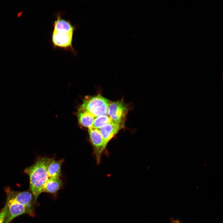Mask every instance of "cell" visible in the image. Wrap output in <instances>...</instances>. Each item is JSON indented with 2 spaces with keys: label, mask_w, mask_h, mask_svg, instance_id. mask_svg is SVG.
<instances>
[{
  "label": "cell",
  "mask_w": 223,
  "mask_h": 223,
  "mask_svg": "<svg viewBox=\"0 0 223 223\" xmlns=\"http://www.w3.org/2000/svg\"><path fill=\"white\" fill-rule=\"evenodd\" d=\"M50 159L46 157L39 158L33 164L24 170V173L29 176L30 189L34 196L35 203L38 196L43 192L45 185L49 178L47 167Z\"/></svg>",
  "instance_id": "cell-1"
},
{
  "label": "cell",
  "mask_w": 223,
  "mask_h": 223,
  "mask_svg": "<svg viewBox=\"0 0 223 223\" xmlns=\"http://www.w3.org/2000/svg\"><path fill=\"white\" fill-rule=\"evenodd\" d=\"M111 102L100 94L94 96H86L80 108L94 117L108 116V108Z\"/></svg>",
  "instance_id": "cell-2"
},
{
  "label": "cell",
  "mask_w": 223,
  "mask_h": 223,
  "mask_svg": "<svg viewBox=\"0 0 223 223\" xmlns=\"http://www.w3.org/2000/svg\"><path fill=\"white\" fill-rule=\"evenodd\" d=\"M74 32L62 34L53 30L51 34V42L54 48H60L71 52L74 55L77 53L72 46Z\"/></svg>",
  "instance_id": "cell-3"
},
{
  "label": "cell",
  "mask_w": 223,
  "mask_h": 223,
  "mask_svg": "<svg viewBox=\"0 0 223 223\" xmlns=\"http://www.w3.org/2000/svg\"><path fill=\"white\" fill-rule=\"evenodd\" d=\"M128 108L122 100L111 102L108 114L112 121L117 123H124Z\"/></svg>",
  "instance_id": "cell-4"
},
{
  "label": "cell",
  "mask_w": 223,
  "mask_h": 223,
  "mask_svg": "<svg viewBox=\"0 0 223 223\" xmlns=\"http://www.w3.org/2000/svg\"><path fill=\"white\" fill-rule=\"evenodd\" d=\"M6 189L9 191L8 195L10 199L25 206L33 213L35 202L34 196L31 191L15 192L10 190L8 188Z\"/></svg>",
  "instance_id": "cell-5"
},
{
  "label": "cell",
  "mask_w": 223,
  "mask_h": 223,
  "mask_svg": "<svg viewBox=\"0 0 223 223\" xmlns=\"http://www.w3.org/2000/svg\"><path fill=\"white\" fill-rule=\"evenodd\" d=\"M90 138L94 147L97 161H99L101 155L106 146L98 129L92 127L88 129Z\"/></svg>",
  "instance_id": "cell-6"
},
{
  "label": "cell",
  "mask_w": 223,
  "mask_h": 223,
  "mask_svg": "<svg viewBox=\"0 0 223 223\" xmlns=\"http://www.w3.org/2000/svg\"><path fill=\"white\" fill-rule=\"evenodd\" d=\"M26 213L30 214L32 213L27 207L13 199H10L9 197L7 207V216L5 223H9L16 217Z\"/></svg>",
  "instance_id": "cell-7"
},
{
  "label": "cell",
  "mask_w": 223,
  "mask_h": 223,
  "mask_svg": "<svg viewBox=\"0 0 223 223\" xmlns=\"http://www.w3.org/2000/svg\"><path fill=\"white\" fill-rule=\"evenodd\" d=\"M124 125V123H117L112 121L98 129L106 146L110 140L123 128Z\"/></svg>",
  "instance_id": "cell-8"
},
{
  "label": "cell",
  "mask_w": 223,
  "mask_h": 223,
  "mask_svg": "<svg viewBox=\"0 0 223 223\" xmlns=\"http://www.w3.org/2000/svg\"><path fill=\"white\" fill-rule=\"evenodd\" d=\"M56 18L53 24V30L60 33L65 34L74 32L77 29L76 25H73L70 20L63 19L60 13L57 14Z\"/></svg>",
  "instance_id": "cell-9"
},
{
  "label": "cell",
  "mask_w": 223,
  "mask_h": 223,
  "mask_svg": "<svg viewBox=\"0 0 223 223\" xmlns=\"http://www.w3.org/2000/svg\"><path fill=\"white\" fill-rule=\"evenodd\" d=\"M63 160H55L50 159L47 167L49 178H59L61 175V166Z\"/></svg>",
  "instance_id": "cell-10"
},
{
  "label": "cell",
  "mask_w": 223,
  "mask_h": 223,
  "mask_svg": "<svg viewBox=\"0 0 223 223\" xmlns=\"http://www.w3.org/2000/svg\"><path fill=\"white\" fill-rule=\"evenodd\" d=\"M63 183L60 178H48L44 186L43 192L55 194L61 188Z\"/></svg>",
  "instance_id": "cell-11"
},
{
  "label": "cell",
  "mask_w": 223,
  "mask_h": 223,
  "mask_svg": "<svg viewBox=\"0 0 223 223\" xmlns=\"http://www.w3.org/2000/svg\"><path fill=\"white\" fill-rule=\"evenodd\" d=\"M78 123L82 127L88 129L92 127L94 117L79 108L77 113Z\"/></svg>",
  "instance_id": "cell-12"
},
{
  "label": "cell",
  "mask_w": 223,
  "mask_h": 223,
  "mask_svg": "<svg viewBox=\"0 0 223 223\" xmlns=\"http://www.w3.org/2000/svg\"><path fill=\"white\" fill-rule=\"evenodd\" d=\"M112 121L108 116H98L94 118L92 127L98 129L103 125L110 122Z\"/></svg>",
  "instance_id": "cell-13"
},
{
  "label": "cell",
  "mask_w": 223,
  "mask_h": 223,
  "mask_svg": "<svg viewBox=\"0 0 223 223\" xmlns=\"http://www.w3.org/2000/svg\"><path fill=\"white\" fill-rule=\"evenodd\" d=\"M9 196L8 195L7 201L5 206L0 212V223H5L7 216V207Z\"/></svg>",
  "instance_id": "cell-14"
},
{
  "label": "cell",
  "mask_w": 223,
  "mask_h": 223,
  "mask_svg": "<svg viewBox=\"0 0 223 223\" xmlns=\"http://www.w3.org/2000/svg\"><path fill=\"white\" fill-rule=\"evenodd\" d=\"M23 11H20L17 14V16L18 17H20L21 15H22L23 14Z\"/></svg>",
  "instance_id": "cell-15"
},
{
  "label": "cell",
  "mask_w": 223,
  "mask_h": 223,
  "mask_svg": "<svg viewBox=\"0 0 223 223\" xmlns=\"http://www.w3.org/2000/svg\"><path fill=\"white\" fill-rule=\"evenodd\" d=\"M172 223H180L178 221H173Z\"/></svg>",
  "instance_id": "cell-16"
}]
</instances>
